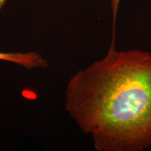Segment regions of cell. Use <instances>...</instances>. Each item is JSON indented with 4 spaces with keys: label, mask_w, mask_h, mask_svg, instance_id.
Masks as SVG:
<instances>
[{
    "label": "cell",
    "mask_w": 151,
    "mask_h": 151,
    "mask_svg": "<svg viewBox=\"0 0 151 151\" xmlns=\"http://www.w3.org/2000/svg\"><path fill=\"white\" fill-rule=\"evenodd\" d=\"M66 110L99 151L151 146V55L116 51L78 71L66 90Z\"/></svg>",
    "instance_id": "1"
},
{
    "label": "cell",
    "mask_w": 151,
    "mask_h": 151,
    "mask_svg": "<svg viewBox=\"0 0 151 151\" xmlns=\"http://www.w3.org/2000/svg\"><path fill=\"white\" fill-rule=\"evenodd\" d=\"M0 60L10 62L27 69L43 68L47 66L46 60L40 54L30 52H0Z\"/></svg>",
    "instance_id": "2"
},
{
    "label": "cell",
    "mask_w": 151,
    "mask_h": 151,
    "mask_svg": "<svg viewBox=\"0 0 151 151\" xmlns=\"http://www.w3.org/2000/svg\"><path fill=\"white\" fill-rule=\"evenodd\" d=\"M6 3V1L4 0H0V9L2 8V6L4 5V4Z\"/></svg>",
    "instance_id": "3"
},
{
    "label": "cell",
    "mask_w": 151,
    "mask_h": 151,
    "mask_svg": "<svg viewBox=\"0 0 151 151\" xmlns=\"http://www.w3.org/2000/svg\"><path fill=\"white\" fill-rule=\"evenodd\" d=\"M4 1H7V0H4Z\"/></svg>",
    "instance_id": "4"
}]
</instances>
